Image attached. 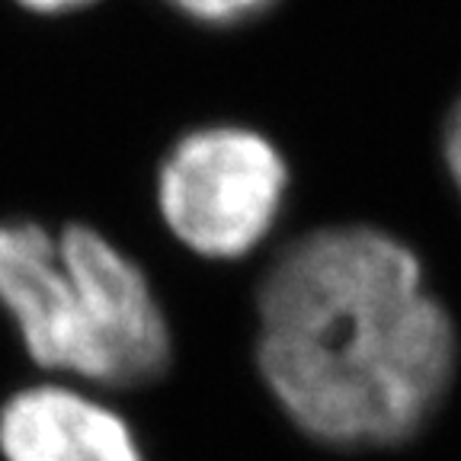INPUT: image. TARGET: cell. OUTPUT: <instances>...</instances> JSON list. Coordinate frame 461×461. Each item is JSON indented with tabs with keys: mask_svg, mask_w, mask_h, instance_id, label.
<instances>
[{
	"mask_svg": "<svg viewBox=\"0 0 461 461\" xmlns=\"http://www.w3.org/2000/svg\"><path fill=\"white\" fill-rule=\"evenodd\" d=\"M10 4H16V7L26 10V14H32V16L55 20V16H71L86 7H94L96 0H10Z\"/></svg>",
	"mask_w": 461,
	"mask_h": 461,
	"instance_id": "cell-6",
	"label": "cell"
},
{
	"mask_svg": "<svg viewBox=\"0 0 461 461\" xmlns=\"http://www.w3.org/2000/svg\"><path fill=\"white\" fill-rule=\"evenodd\" d=\"M446 164H448L455 186H458V193H461V96L446 122Z\"/></svg>",
	"mask_w": 461,
	"mask_h": 461,
	"instance_id": "cell-7",
	"label": "cell"
},
{
	"mask_svg": "<svg viewBox=\"0 0 461 461\" xmlns=\"http://www.w3.org/2000/svg\"><path fill=\"white\" fill-rule=\"evenodd\" d=\"M257 366L298 429L327 446L417 436L455 368V327L401 240L324 228L292 240L259 282Z\"/></svg>",
	"mask_w": 461,
	"mask_h": 461,
	"instance_id": "cell-1",
	"label": "cell"
},
{
	"mask_svg": "<svg viewBox=\"0 0 461 461\" xmlns=\"http://www.w3.org/2000/svg\"><path fill=\"white\" fill-rule=\"evenodd\" d=\"M0 311L45 378L125 391L173 362L151 276L96 224L0 218Z\"/></svg>",
	"mask_w": 461,
	"mask_h": 461,
	"instance_id": "cell-2",
	"label": "cell"
},
{
	"mask_svg": "<svg viewBox=\"0 0 461 461\" xmlns=\"http://www.w3.org/2000/svg\"><path fill=\"white\" fill-rule=\"evenodd\" d=\"M288 170L279 148L247 125H199L167 148L154 180L158 218L202 259H240L282 215Z\"/></svg>",
	"mask_w": 461,
	"mask_h": 461,
	"instance_id": "cell-3",
	"label": "cell"
},
{
	"mask_svg": "<svg viewBox=\"0 0 461 461\" xmlns=\"http://www.w3.org/2000/svg\"><path fill=\"white\" fill-rule=\"evenodd\" d=\"M0 461H148V455L106 391L42 375L0 401Z\"/></svg>",
	"mask_w": 461,
	"mask_h": 461,
	"instance_id": "cell-4",
	"label": "cell"
},
{
	"mask_svg": "<svg viewBox=\"0 0 461 461\" xmlns=\"http://www.w3.org/2000/svg\"><path fill=\"white\" fill-rule=\"evenodd\" d=\"M164 4L202 26H240L269 10L276 0H164Z\"/></svg>",
	"mask_w": 461,
	"mask_h": 461,
	"instance_id": "cell-5",
	"label": "cell"
}]
</instances>
